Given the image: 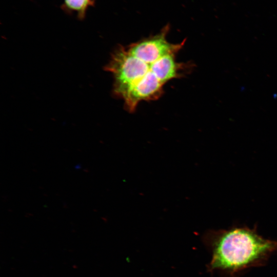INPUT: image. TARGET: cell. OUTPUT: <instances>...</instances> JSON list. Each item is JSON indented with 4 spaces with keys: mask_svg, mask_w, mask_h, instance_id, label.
<instances>
[{
    "mask_svg": "<svg viewBox=\"0 0 277 277\" xmlns=\"http://www.w3.org/2000/svg\"><path fill=\"white\" fill-rule=\"evenodd\" d=\"M169 31L167 24L156 34L119 46L105 67L113 77L114 95L123 101L129 112H134L142 102L159 99L166 83L184 76L192 66L177 61L186 39L170 43L167 39Z\"/></svg>",
    "mask_w": 277,
    "mask_h": 277,
    "instance_id": "obj_1",
    "label": "cell"
},
{
    "mask_svg": "<svg viewBox=\"0 0 277 277\" xmlns=\"http://www.w3.org/2000/svg\"><path fill=\"white\" fill-rule=\"evenodd\" d=\"M203 241L211 253L208 271L226 277H236L247 269L262 266L277 251L276 241L246 226L209 231Z\"/></svg>",
    "mask_w": 277,
    "mask_h": 277,
    "instance_id": "obj_2",
    "label": "cell"
},
{
    "mask_svg": "<svg viewBox=\"0 0 277 277\" xmlns=\"http://www.w3.org/2000/svg\"><path fill=\"white\" fill-rule=\"evenodd\" d=\"M94 3L95 0H63L62 8L66 13L75 14L78 19L82 20Z\"/></svg>",
    "mask_w": 277,
    "mask_h": 277,
    "instance_id": "obj_3",
    "label": "cell"
}]
</instances>
